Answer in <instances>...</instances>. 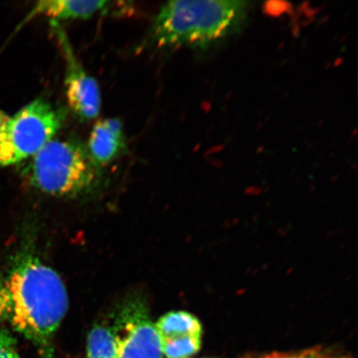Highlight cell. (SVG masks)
Masks as SVG:
<instances>
[{"mask_svg": "<svg viewBox=\"0 0 358 358\" xmlns=\"http://www.w3.org/2000/svg\"><path fill=\"white\" fill-rule=\"evenodd\" d=\"M64 115L50 101L38 98L13 116L0 110V167L32 158L53 140Z\"/></svg>", "mask_w": 358, "mask_h": 358, "instance_id": "277c9868", "label": "cell"}, {"mask_svg": "<svg viewBox=\"0 0 358 358\" xmlns=\"http://www.w3.org/2000/svg\"><path fill=\"white\" fill-rule=\"evenodd\" d=\"M112 330L119 358H164L158 331L140 299H129L124 304Z\"/></svg>", "mask_w": 358, "mask_h": 358, "instance_id": "5b68a950", "label": "cell"}, {"mask_svg": "<svg viewBox=\"0 0 358 358\" xmlns=\"http://www.w3.org/2000/svg\"></svg>", "mask_w": 358, "mask_h": 358, "instance_id": "9a60e30c", "label": "cell"}, {"mask_svg": "<svg viewBox=\"0 0 358 358\" xmlns=\"http://www.w3.org/2000/svg\"><path fill=\"white\" fill-rule=\"evenodd\" d=\"M164 357L191 358L200 350L201 335H187L183 337L161 340Z\"/></svg>", "mask_w": 358, "mask_h": 358, "instance_id": "8fae6325", "label": "cell"}, {"mask_svg": "<svg viewBox=\"0 0 358 358\" xmlns=\"http://www.w3.org/2000/svg\"><path fill=\"white\" fill-rule=\"evenodd\" d=\"M155 327L161 340L203 334L198 317L185 311L166 313L156 322Z\"/></svg>", "mask_w": 358, "mask_h": 358, "instance_id": "9c48e42d", "label": "cell"}, {"mask_svg": "<svg viewBox=\"0 0 358 358\" xmlns=\"http://www.w3.org/2000/svg\"><path fill=\"white\" fill-rule=\"evenodd\" d=\"M50 25L65 62L64 83L67 102L80 120L90 122L96 119L101 106L99 85L80 64L60 22L50 21Z\"/></svg>", "mask_w": 358, "mask_h": 358, "instance_id": "8992f818", "label": "cell"}, {"mask_svg": "<svg viewBox=\"0 0 358 358\" xmlns=\"http://www.w3.org/2000/svg\"><path fill=\"white\" fill-rule=\"evenodd\" d=\"M111 1H69V0H45L36 4L31 17L45 16L51 21L88 20L108 13L117 8Z\"/></svg>", "mask_w": 358, "mask_h": 358, "instance_id": "ba28073f", "label": "cell"}, {"mask_svg": "<svg viewBox=\"0 0 358 358\" xmlns=\"http://www.w3.org/2000/svg\"><path fill=\"white\" fill-rule=\"evenodd\" d=\"M11 315V299L6 280L0 277V322L10 320Z\"/></svg>", "mask_w": 358, "mask_h": 358, "instance_id": "5bb4252c", "label": "cell"}, {"mask_svg": "<svg viewBox=\"0 0 358 358\" xmlns=\"http://www.w3.org/2000/svg\"><path fill=\"white\" fill-rule=\"evenodd\" d=\"M31 159L27 169L29 182L47 194H79L96 180L98 168L87 147L78 141L52 140Z\"/></svg>", "mask_w": 358, "mask_h": 358, "instance_id": "3957f363", "label": "cell"}, {"mask_svg": "<svg viewBox=\"0 0 358 358\" xmlns=\"http://www.w3.org/2000/svg\"><path fill=\"white\" fill-rule=\"evenodd\" d=\"M0 358H21L15 338L6 330H0Z\"/></svg>", "mask_w": 358, "mask_h": 358, "instance_id": "7c38bea8", "label": "cell"}, {"mask_svg": "<svg viewBox=\"0 0 358 358\" xmlns=\"http://www.w3.org/2000/svg\"><path fill=\"white\" fill-rule=\"evenodd\" d=\"M266 358H334V357L332 355V352L317 347L307 349L303 352L271 355Z\"/></svg>", "mask_w": 358, "mask_h": 358, "instance_id": "4fadbf2b", "label": "cell"}, {"mask_svg": "<svg viewBox=\"0 0 358 358\" xmlns=\"http://www.w3.org/2000/svg\"><path fill=\"white\" fill-rule=\"evenodd\" d=\"M127 148L122 120L110 118L100 120L90 134L87 150L97 168L117 159Z\"/></svg>", "mask_w": 358, "mask_h": 358, "instance_id": "52a82bcc", "label": "cell"}, {"mask_svg": "<svg viewBox=\"0 0 358 358\" xmlns=\"http://www.w3.org/2000/svg\"><path fill=\"white\" fill-rule=\"evenodd\" d=\"M6 285L13 328L36 345L48 349L69 308L60 276L37 257L26 255L17 259Z\"/></svg>", "mask_w": 358, "mask_h": 358, "instance_id": "6da1fadb", "label": "cell"}, {"mask_svg": "<svg viewBox=\"0 0 358 358\" xmlns=\"http://www.w3.org/2000/svg\"><path fill=\"white\" fill-rule=\"evenodd\" d=\"M87 358H119L117 342L112 329L96 325L90 331Z\"/></svg>", "mask_w": 358, "mask_h": 358, "instance_id": "30bf717a", "label": "cell"}, {"mask_svg": "<svg viewBox=\"0 0 358 358\" xmlns=\"http://www.w3.org/2000/svg\"><path fill=\"white\" fill-rule=\"evenodd\" d=\"M249 3L240 0H177L161 6L149 33L159 48H205L238 32Z\"/></svg>", "mask_w": 358, "mask_h": 358, "instance_id": "7a4b0ae2", "label": "cell"}]
</instances>
